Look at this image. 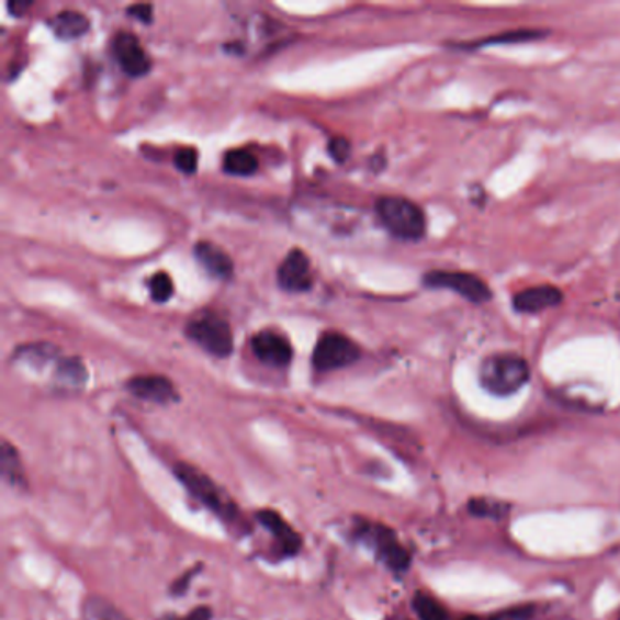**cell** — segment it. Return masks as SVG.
I'll list each match as a JSON object with an SVG mask.
<instances>
[{
	"label": "cell",
	"mask_w": 620,
	"mask_h": 620,
	"mask_svg": "<svg viewBox=\"0 0 620 620\" xmlns=\"http://www.w3.org/2000/svg\"><path fill=\"white\" fill-rule=\"evenodd\" d=\"M259 170V160L248 149H232L224 157V171L229 176H253Z\"/></svg>",
	"instance_id": "e0dca14e"
},
{
	"label": "cell",
	"mask_w": 620,
	"mask_h": 620,
	"mask_svg": "<svg viewBox=\"0 0 620 620\" xmlns=\"http://www.w3.org/2000/svg\"><path fill=\"white\" fill-rule=\"evenodd\" d=\"M57 375H59V381L68 386H82L86 382L84 367L77 359H66L60 362Z\"/></svg>",
	"instance_id": "603a6c76"
},
{
	"label": "cell",
	"mask_w": 620,
	"mask_h": 620,
	"mask_svg": "<svg viewBox=\"0 0 620 620\" xmlns=\"http://www.w3.org/2000/svg\"><path fill=\"white\" fill-rule=\"evenodd\" d=\"M149 295L154 298L155 303H168L171 297H173V281H171L170 275L160 271V273H155L148 282Z\"/></svg>",
	"instance_id": "7402d4cb"
},
{
	"label": "cell",
	"mask_w": 620,
	"mask_h": 620,
	"mask_svg": "<svg viewBox=\"0 0 620 620\" xmlns=\"http://www.w3.org/2000/svg\"><path fill=\"white\" fill-rule=\"evenodd\" d=\"M251 350L268 367H288L293 359L292 345L275 331H259L251 339Z\"/></svg>",
	"instance_id": "30bf717a"
},
{
	"label": "cell",
	"mask_w": 620,
	"mask_h": 620,
	"mask_svg": "<svg viewBox=\"0 0 620 620\" xmlns=\"http://www.w3.org/2000/svg\"><path fill=\"white\" fill-rule=\"evenodd\" d=\"M0 459H2V475H4L5 481H10L13 486H24L26 481H24V473H22L21 459H19L15 448L8 440H4V444H2Z\"/></svg>",
	"instance_id": "d6986e66"
},
{
	"label": "cell",
	"mask_w": 620,
	"mask_h": 620,
	"mask_svg": "<svg viewBox=\"0 0 620 620\" xmlns=\"http://www.w3.org/2000/svg\"><path fill=\"white\" fill-rule=\"evenodd\" d=\"M195 259L210 275L217 279H229L234 273V260L229 259V255L223 248L207 240L196 243Z\"/></svg>",
	"instance_id": "5bb4252c"
},
{
	"label": "cell",
	"mask_w": 620,
	"mask_h": 620,
	"mask_svg": "<svg viewBox=\"0 0 620 620\" xmlns=\"http://www.w3.org/2000/svg\"><path fill=\"white\" fill-rule=\"evenodd\" d=\"M52 26H54L57 37L64 38V41H74V38L82 37L88 32L90 21L79 11H63L55 16Z\"/></svg>",
	"instance_id": "2e32d148"
},
{
	"label": "cell",
	"mask_w": 620,
	"mask_h": 620,
	"mask_svg": "<svg viewBox=\"0 0 620 620\" xmlns=\"http://www.w3.org/2000/svg\"><path fill=\"white\" fill-rule=\"evenodd\" d=\"M361 359V350L346 335L328 331L318 339L313 351V367L318 372H334Z\"/></svg>",
	"instance_id": "52a82bcc"
},
{
	"label": "cell",
	"mask_w": 620,
	"mask_h": 620,
	"mask_svg": "<svg viewBox=\"0 0 620 620\" xmlns=\"http://www.w3.org/2000/svg\"><path fill=\"white\" fill-rule=\"evenodd\" d=\"M176 475L181 481L182 486L190 492L191 497H195L202 506H206L210 511L218 515L224 522L237 525L243 520L237 504L228 497L221 486L213 483V478L207 477L206 473L196 470L195 466L187 462H177Z\"/></svg>",
	"instance_id": "3957f363"
},
{
	"label": "cell",
	"mask_w": 620,
	"mask_h": 620,
	"mask_svg": "<svg viewBox=\"0 0 620 620\" xmlns=\"http://www.w3.org/2000/svg\"><path fill=\"white\" fill-rule=\"evenodd\" d=\"M257 520L264 526L266 530L270 531L271 536L275 537L277 544L284 555L293 557L301 552L303 537L298 536L297 531L293 530L292 526L282 519L281 514H277L273 509H262V511H257Z\"/></svg>",
	"instance_id": "4fadbf2b"
},
{
	"label": "cell",
	"mask_w": 620,
	"mask_h": 620,
	"mask_svg": "<svg viewBox=\"0 0 620 620\" xmlns=\"http://www.w3.org/2000/svg\"><path fill=\"white\" fill-rule=\"evenodd\" d=\"M461 620H500V617H464Z\"/></svg>",
	"instance_id": "f546056e"
},
{
	"label": "cell",
	"mask_w": 620,
	"mask_h": 620,
	"mask_svg": "<svg viewBox=\"0 0 620 620\" xmlns=\"http://www.w3.org/2000/svg\"><path fill=\"white\" fill-rule=\"evenodd\" d=\"M82 620H132L102 597H90L82 606Z\"/></svg>",
	"instance_id": "ac0fdd59"
},
{
	"label": "cell",
	"mask_w": 620,
	"mask_h": 620,
	"mask_svg": "<svg viewBox=\"0 0 620 620\" xmlns=\"http://www.w3.org/2000/svg\"><path fill=\"white\" fill-rule=\"evenodd\" d=\"M188 337L215 357H228L234 351V334L229 324L215 313H201L191 318L187 328Z\"/></svg>",
	"instance_id": "5b68a950"
},
{
	"label": "cell",
	"mask_w": 620,
	"mask_h": 620,
	"mask_svg": "<svg viewBox=\"0 0 620 620\" xmlns=\"http://www.w3.org/2000/svg\"><path fill=\"white\" fill-rule=\"evenodd\" d=\"M530 364L517 353H494L478 367V382L495 397H509L530 381Z\"/></svg>",
	"instance_id": "6da1fadb"
},
{
	"label": "cell",
	"mask_w": 620,
	"mask_h": 620,
	"mask_svg": "<svg viewBox=\"0 0 620 620\" xmlns=\"http://www.w3.org/2000/svg\"><path fill=\"white\" fill-rule=\"evenodd\" d=\"M562 303H564V293L552 284L528 288V290L515 293L511 298L515 312L525 313V315H536V313L557 308Z\"/></svg>",
	"instance_id": "ba28073f"
},
{
	"label": "cell",
	"mask_w": 620,
	"mask_h": 620,
	"mask_svg": "<svg viewBox=\"0 0 620 620\" xmlns=\"http://www.w3.org/2000/svg\"><path fill=\"white\" fill-rule=\"evenodd\" d=\"M375 212L382 226L393 237L408 243L425 239L428 221L422 207L414 201L404 196H381L376 201Z\"/></svg>",
	"instance_id": "7a4b0ae2"
},
{
	"label": "cell",
	"mask_w": 620,
	"mask_h": 620,
	"mask_svg": "<svg viewBox=\"0 0 620 620\" xmlns=\"http://www.w3.org/2000/svg\"><path fill=\"white\" fill-rule=\"evenodd\" d=\"M113 52H115L121 68L129 77H143L151 68L148 54L144 52L138 38L132 33H119L113 43Z\"/></svg>",
	"instance_id": "8fae6325"
},
{
	"label": "cell",
	"mask_w": 620,
	"mask_h": 620,
	"mask_svg": "<svg viewBox=\"0 0 620 620\" xmlns=\"http://www.w3.org/2000/svg\"><path fill=\"white\" fill-rule=\"evenodd\" d=\"M356 536L361 539L368 548H372L379 561L386 564L387 570L395 573H404L412 564V557L406 548L401 544L397 536L386 526L376 525L361 520L356 528Z\"/></svg>",
	"instance_id": "277c9868"
},
{
	"label": "cell",
	"mask_w": 620,
	"mask_h": 620,
	"mask_svg": "<svg viewBox=\"0 0 620 620\" xmlns=\"http://www.w3.org/2000/svg\"><path fill=\"white\" fill-rule=\"evenodd\" d=\"M328 149L331 157H334L335 160H339V162H345L351 151L350 143H348L345 137H335L334 140L329 143Z\"/></svg>",
	"instance_id": "d4e9b609"
},
{
	"label": "cell",
	"mask_w": 620,
	"mask_h": 620,
	"mask_svg": "<svg viewBox=\"0 0 620 620\" xmlns=\"http://www.w3.org/2000/svg\"><path fill=\"white\" fill-rule=\"evenodd\" d=\"M619 620H620V617H619Z\"/></svg>",
	"instance_id": "4dcf8cb0"
},
{
	"label": "cell",
	"mask_w": 620,
	"mask_h": 620,
	"mask_svg": "<svg viewBox=\"0 0 620 620\" xmlns=\"http://www.w3.org/2000/svg\"><path fill=\"white\" fill-rule=\"evenodd\" d=\"M173 162H176L177 170L187 173V176H193L196 166H199V154L193 148H181L177 151Z\"/></svg>",
	"instance_id": "cb8c5ba5"
},
{
	"label": "cell",
	"mask_w": 620,
	"mask_h": 620,
	"mask_svg": "<svg viewBox=\"0 0 620 620\" xmlns=\"http://www.w3.org/2000/svg\"><path fill=\"white\" fill-rule=\"evenodd\" d=\"M191 577H193V573H187V577L182 578V580H179V583H176V586H173V591H176V594H182V591L187 589L188 583H190Z\"/></svg>",
	"instance_id": "f1b7e54d"
},
{
	"label": "cell",
	"mask_w": 620,
	"mask_h": 620,
	"mask_svg": "<svg viewBox=\"0 0 620 620\" xmlns=\"http://www.w3.org/2000/svg\"><path fill=\"white\" fill-rule=\"evenodd\" d=\"M548 33L537 32V30H514V32H504L494 35V37L481 38L475 43L456 44L459 49H478L488 48V46H503V44L526 43V41H537V38L546 37Z\"/></svg>",
	"instance_id": "9a60e30c"
},
{
	"label": "cell",
	"mask_w": 620,
	"mask_h": 620,
	"mask_svg": "<svg viewBox=\"0 0 620 620\" xmlns=\"http://www.w3.org/2000/svg\"><path fill=\"white\" fill-rule=\"evenodd\" d=\"M127 392L137 398L154 404H170L177 401V390L170 379L162 375H138L129 379Z\"/></svg>",
	"instance_id": "7c38bea8"
},
{
	"label": "cell",
	"mask_w": 620,
	"mask_h": 620,
	"mask_svg": "<svg viewBox=\"0 0 620 620\" xmlns=\"http://www.w3.org/2000/svg\"><path fill=\"white\" fill-rule=\"evenodd\" d=\"M467 508L473 515L484 517V519H504L509 511L508 504L492 500V498H473L467 504Z\"/></svg>",
	"instance_id": "ffe728a7"
},
{
	"label": "cell",
	"mask_w": 620,
	"mask_h": 620,
	"mask_svg": "<svg viewBox=\"0 0 620 620\" xmlns=\"http://www.w3.org/2000/svg\"><path fill=\"white\" fill-rule=\"evenodd\" d=\"M27 8H30L27 2H10V4H8V10H10L11 15L16 16H21Z\"/></svg>",
	"instance_id": "83f0119b"
},
{
	"label": "cell",
	"mask_w": 620,
	"mask_h": 620,
	"mask_svg": "<svg viewBox=\"0 0 620 620\" xmlns=\"http://www.w3.org/2000/svg\"><path fill=\"white\" fill-rule=\"evenodd\" d=\"M426 288L431 290H450L472 304H484L492 301V290L478 275L467 271L433 270L426 273Z\"/></svg>",
	"instance_id": "8992f818"
},
{
	"label": "cell",
	"mask_w": 620,
	"mask_h": 620,
	"mask_svg": "<svg viewBox=\"0 0 620 620\" xmlns=\"http://www.w3.org/2000/svg\"><path fill=\"white\" fill-rule=\"evenodd\" d=\"M127 13H129V16H133V19H137V21L144 22V24H146V22H151L154 8H151V5L149 4L129 5V8H127Z\"/></svg>",
	"instance_id": "484cf974"
},
{
	"label": "cell",
	"mask_w": 620,
	"mask_h": 620,
	"mask_svg": "<svg viewBox=\"0 0 620 620\" xmlns=\"http://www.w3.org/2000/svg\"><path fill=\"white\" fill-rule=\"evenodd\" d=\"M277 279H279L282 290H286V292H308L313 284L308 257L301 249L290 251L286 259L282 260L281 268L277 271Z\"/></svg>",
	"instance_id": "9c48e42d"
},
{
	"label": "cell",
	"mask_w": 620,
	"mask_h": 620,
	"mask_svg": "<svg viewBox=\"0 0 620 620\" xmlns=\"http://www.w3.org/2000/svg\"><path fill=\"white\" fill-rule=\"evenodd\" d=\"M212 608H207V606H199V608H195V610L190 611L188 616L171 617V619L166 620H212Z\"/></svg>",
	"instance_id": "4316f807"
},
{
	"label": "cell",
	"mask_w": 620,
	"mask_h": 620,
	"mask_svg": "<svg viewBox=\"0 0 620 620\" xmlns=\"http://www.w3.org/2000/svg\"><path fill=\"white\" fill-rule=\"evenodd\" d=\"M414 610L420 620H446L448 611L442 606L426 594H417L414 599Z\"/></svg>",
	"instance_id": "44dd1931"
}]
</instances>
